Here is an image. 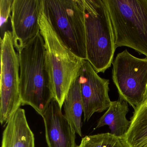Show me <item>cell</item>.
Listing matches in <instances>:
<instances>
[{
  "label": "cell",
  "instance_id": "8fae6325",
  "mask_svg": "<svg viewBox=\"0 0 147 147\" xmlns=\"http://www.w3.org/2000/svg\"><path fill=\"white\" fill-rule=\"evenodd\" d=\"M1 147H35L34 135L24 109L20 108L7 122L2 135Z\"/></svg>",
  "mask_w": 147,
  "mask_h": 147
},
{
  "label": "cell",
  "instance_id": "9a60e30c",
  "mask_svg": "<svg viewBox=\"0 0 147 147\" xmlns=\"http://www.w3.org/2000/svg\"><path fill=\"white\" fill-rule=\"evenodd\" d=\"M78 147H131L125 137L117 136L111 133L86 136Z\"/></svg>",
  "mask_w": 147,
  "mask_h": 147
},
{
  "label": "cell",
  "instance_id": "5bb4252c",
  "mask_svg": "<svg viewBox=\"0 0 147 147\" xmlns=\"http://www.w3.org/2000/svg\"><path fill=\"white\" fill-rule=\"evenodd\" d=\"M130 121L126 141L131 147H147V98L134 110Z\"/></svg>",
  "mask_w": 147,
  "mask_h": 147
},
{
  "label": "cell",
  "instance_id": "4fadbf2b",
  "mask_svg": "<svg viewBox=\"0 0 147 147\" xmlns=\"http://www.w3.org/2000/svg\"><path fill=\"white\" fill-rule=\"evenodd\" d=\"M64 116L76 134L82 136V114L84 113L83 100L78 77L70 87L63 104Z\"/></svg>",
  "mask_w": 147,
  "mask_h": 147
},
{
  "label": "cell",
  "instance_id": "7c38bea8",
  "mask_svg": "<svg viewBox=\"0 0 147 147\" xmlns=\"http://www.w3.org/2000/svg\"><path fill=\"white\" fill-rule=\"evenodd\" d=\"M129 111L128 104L125 100L119 98L112 101L107 111L99 119L94 129L108 125L111 134L117 136H125L131 124V121L126 118Z\"/></svg>",
  "mask_w": 147,
  "mask_h": 147
},
{
  "label": "cell",
  "instance_id": "30bf717a",
  "mask_svg": "<svg viewBox=\"0 0 147 147\" xmlns=\"http://www.w3.org/2000/svg\"><path fill=\"white\" fill-rule=\"evenodd\" d=\"M45 138L49 147H78L75 131L62 112L57 101L53 99L42 116Z\"/></svg>",
  "mask_w": 147,
  "mask_h": 147
},
{
  "label": "cell",
  "instance_id": "6da1fadb",
  "mask_svg": "<svg viewBox=\"0 0 147 147\" xmlns=\"http://www.w3.org/2000/svg\"><path fill=\"white\" fill-rule=\"evenodd\" d=\"M18 52L21 105L32 107L42 117L53 98L40 32Z\"/></svg>",
  "mask_w": 147,
  "mask_h": 147
},
{
  "label": "cell",
  "instance_id": "3957f363",
  "mask_svg": "<svg viewBox=\"0 0 147 147\" xmlns=\"http://www.w3.org/2000/svg\"><path fill=\"white\" fill-rule=\"evenodd\" d=\"M86 60L97 73H104L113 63L116 45L105 0H83Z\"/></svg>",
  "mask_w": 147,
  "mask_h": 147
},
{
  "label": "cell",
  "instance_id": "ba28073f",
  "mask_svg": "<svg viewBox=\"0 0 147 147\" xmlns=\"http://www.w3.org/2000/svg\"><path fill=\"white\" fill-rule=\"evenodd\" d=\"M84 106V121H88L95 113L107 110L111 105L109 80L101 78L90 63L83 60L78 76Z\"/></svg>",
  "mask_w": 147,
  "mask_h": 147
},
{
  "label": "cell",
  "instance_id": "8992f818",
  "mask_svg": "<svg viewBox=\"0 0 147 147\" xmlns=\"http://www.w3.org/2000/svg\"><path fill=\"white\" fill-rule=\"evenodd\" d=\"M113 65V80L119 98L136 110L147 98V57L137 58L125 50Z\"/></svg>",
  "mask_w": 147,
  "mask_h": 147
},
{
  "label": "cell",
  "instance_id": "2e32d148",
  "mask_svg": "<svg viewBox=\"0 0 147 147\" xmlns=\"http://www.w3.org/2000/svg\"><path fill=\"white\" fill-rule=\"evenodd\" d=\"M13 0H0V28L2 39L6 30L9 17H11Z\"/></svg>",
  "mask_w": 147,
  "mask_h": 147
},
{
  "label": "cell",
  "instance_id": "9c48e42d",
  "mask_svg": "<svg viewBox=\"0 0 147 147\" xmlns=\"http://www.w3.org/2000/svg\"><path fill=\"white\" fill-rule=\"evenodd\" d=\"M41 0H13L11 16L14 47L19 51L40 32Z\"/></svg>",
  "mask_w": 147,
  "mask_h": 147
},
{
  "label": "cell",
  "instance_id": "52a82bcc",
  "mask_svg": "<svg viewBox=\"0 0 147 147\" xmlns=\"http://www.w3.org/2000/svg\"><path fill=\"white\" fill-rule=\"evenodd\" d=\"M1 43L0 122L5 125L21 105L20 90V63L12 33L6 32Z\"/></svg>",
  "mask_w": 147,
  "mask_h": 147
},
{
  "label": "cell",
  "instance_id": "277c9868",
  "mask_svg": "<svg viewBox=\"0 0 147 147\" xmlns=\"http://www.w3.org/2000/svg\"><path fill=\"white\" fill-rule=\"evenodd\" d=\"M116 48L126 46L147 57V0H105Z\"/></svg>",
  "mask_w": 147,
  "mask_h": 147
},
{
  "label": "cell",
  "instance_id": "5b68a950",
  "mask_svg": "<svg viewBox=\"0 0 147 147\" xmlns=\"http://www.w3.org/2000/svg\"><path fill=\"white\" fill-rule=\"evenodd\" d=\"M50 24L65 46L86 60L83 0H41Z\"/></svg>",
  "mask_w": 147,
  "mask_h": 147
},
{
  "label": "cell",
  "instance_id": "7a4b0ae2",
  "mask_svg": "<svg viewBox=\"0 0 147 147\" xmlns=\"http://www.w3.org/2000/svg\"><path fill=\"white\" fill-rule=\"evenodd\" d=\"M39 23L44 41L53 98L62 108L70 87L78 77L83 60L72 53L62 42L46 18L42 5Z\"/></svg>",
  "mask_w": 147,
  "mask_h": 147
}]
</instances>
